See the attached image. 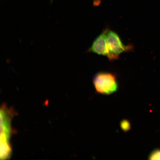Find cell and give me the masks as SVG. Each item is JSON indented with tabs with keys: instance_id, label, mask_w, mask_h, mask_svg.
<instances>
[{
	"instance_id": "cell-1",
	"label": "cell",
	"mask_w": 160,
	"mask_h": 160,
	"mask_svg": "<svg viewBox=\"0 0 160 160\" xmlns=\"http://www.w3.org/2000/svg\"><path fill=\"white\" fill-rule=\"evenodd\" d=\"M93 83L96 91L101 94H111L117 92L118 88L116 76L110 73H98L93 78Z\"/></svg>"
},
{
	"instance_id": "cell-2",
	"label": "cell",
	"mask_w": 160,
	"mask_h": 160,
	"mask_svg": "<svg viewBox=\"0 0 160 160\" xmlns=\"http://www.w3.org/2000/svg\"><path fill=\"white\" fill-rule=\"evenodd\" d=\"M15 113V110L12 108L8 107L6 104L2 106L0 112L1 143L10 144V138L14 131L11 125L12 119Z\"/></svg>"
},
{
	"instance_id": "cell-3",
	"label": "cell",
	"mask_w": 160,
	"mask_h": 160,
	"mask_svg": "<svg viewBox=\"0 0 160 160\" xmlns=\"http://www.w3.org/2000/svg\"><path fill=\"white\" fill-rule=\"evenodd\" d=\"M106 35L110 53L115 59L118 58L120 54L130 48L124 45L119 36L114 32L111 30L106 31Z\"/></svg>"
},
{
	"instance_id": "cell-4",
	"label": "cell",
	"mask_w": 160,
	"mask_h": 160,
	"mask_svg": "<svg viewBox=\"0 0 160 160\" xmlns=\"http://www.w3.org/2000/svg\"><path fill=\"white\" fill-rule=\"evenodd\" d=\"M89 51L97 54L105 56L110 59H115L109 51L106 31L103 32L96 38L92 44Z\"/></svg>"
},
{
	"instance_id": "cell-5",
	"label": "cell",
	"mask_w": 160,
	"mask_h": 160,
	"mask_svg": "<svg viewBox=\"0 0 160 160\" xmlns=\"http://www.w3.org/2000/svg\"><path fill=\"white\" fill-rule=\"evenodd\" d=\"M121 129L124 132H127L131 129V124L128 120H122L120 124Z\"/></svg>"
},
{
	"instance_id": "cell-6",
	"label": "cell",
	"mask_w": 160,
	"mask_h": 160,
	"mask_svg": "<svg viewBox=\"0 0 160 160\" xmlns=\"http://www.w3.org/2000/svg\"><path fill=\"white\" fill-rule=\"evenodd\" d=\"M149 160H160V150H155L151 153L149 157Z\"/></svg>"
}]
</instances>
